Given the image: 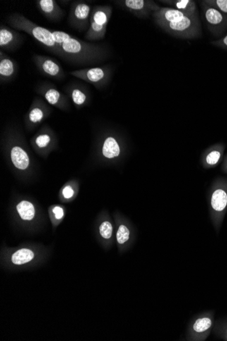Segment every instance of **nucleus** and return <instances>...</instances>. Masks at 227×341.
<instances>
[{
  "instance_id": "nucleus-1",
  "label": "nucleus",
  "mask_w": 227,
  "mask_h": 341,
  "mask_svg": "<svg viewBox=\"0 0 227 341\" xmlns=\"http://www.w3.org/2000/svg\"><path fill=\"white\" fill-rule=\"evenodd\" d=\"M53 33L63 59L66 61L79 65H94L108 58V51L104 46L85 42L61 31Z\"/></svg>"
},
{
  "instance_id": "nucleus-2",
  "label": "nucleus",
  "mask_w": 227,
  "mask_h": 341,
  "mask_svg": "<svg viewBox=\"0 0 227 341\" xmlns=\"http://www.w3.org/2000/svg\"><path fill=\"white\" fill-rule=\"evenodd\" d=\"M152 17L158 26L173 37L195 39L202 34L198 15L189 17L173 8L161 7Z\"/></svg>"
},
{
  "instance_id": "nucleus-3",
  "label": "nucleus",
  "mask_w": 227,
  "mask_h": 341,
  "mask_svg": "<svg viewBox=\"0 0 227 341\" xmlns=\"http://www.w3.org/2000/svg\"><path fill=\"white\" fill-rule=\"evenodd\" d=\"M7 21L12 28L27 33L37 42L45 46L46 49L49 50L50 52L63 59L61 50L55 39L53 31L39 26L27 17L18 13L10 15L7 19Z\"/></svg>"
},
{
  "instance_id": "nucleus-4",
  "label": "nucleus",
  "mask_w": 227,
  "mask_h": 341,
  "mask_svg": "<svg viewBox=\"0 0 227 341\" xmlns=\"http://www.w3.org/2000/svg\"><path fill=\"white\" fill-rule=\"evenodd\" d=\"M76 78L81 79L96 88L106 85L111 80L113 71L111 67L103 66L96 68L80 69L70 72Z\"/></svg>"
},
{
  "instance_id": "nucleus-5",
  "label": "nucleus",
  "mask_w": 227,
  "mask_h": 341,
  "mask_svg": "<svg viewBox=\"0 0 227 341\" xmlns=\"http://www.w3.org/2000/svg\"><path fill=\"white\" fill-rule=\"evenodd\" d=\"M201 6L205 22L209 32L215 36L223 35L227 29V14L209 6L205 1H201Z\"/></svg>"
},
{
  "instance_id": "nucleus-6",
  "label": "nucleus",
  "mask_w": 227,
  "mask_h": 341,
  "mask_svg": "<svg viewBox=\"0 0 227 341\" xmlns=\"http://www.w3.org/2000/svg\"><path fill=\"white\" fill-rule=\"evenodd\" d=\"M92 8L83 1H75L70 7L68 23L72 28L79 32L89 29Z\"/></svg>"
},
{
  "instance_id": "nucleus-7",
  "label": "nucleus",
  "mask_w": 227,
  "mask_h": 341,
  "mask_svg": "<svg viewBox=\"0 0 227 341\" xmlns=\"http://www.w3.org/2000/svg\"><path fill=\"white\" fill-rule=\"evenodd\" d=\"M115 3L123 10L140 19L148 18L151 14L161 8L152 0H119Z\"/></svg>"
},
{
  "instance_id": "nucleus-8",
  "label": "nucleus",
  "mask_w": 227,
  "mask_h": 341,
  "mask_svg": "<svg viewBox=\"0 0 227 341\" xmlns=\"http://www.w3.org/2000/svg\"><path fill=\"white\" fill-rule=\"evenodd\" d=\"M33 60L43 75L49 78L62 80L65 78V72L56 59L49 56L34 55Z\"/></svg>"
},
{
  "instance_id": "nucleus-9",
  "label": "nucleus",
  "mask_w": 227,
  "mask_h": 341,
  "mask_svg": "<svg viewBox=\"0 0 227 341\" xmlns=\"http://www.w3.org/2000/svg\"><path fill=\"white\" fill-rule=\"evenodd\" d=\"M23 40V36L18 31L3 25L0 26V49L3 51H17L22 45Z\"/></svg>"
},
{
  "instance_id": "nucleus-10",
  "label": "nucleus",
  "mask_w": 227,
  "mask_h": 341,
  "mask_svg": "<svg viewBox=\"0 0 227 341\" xmlns=\"http://www.w3.org/2000/svg\"><path fill=\"white\" fill-rule=\"evenodd\" d=\"M36 5L39 11L51 21H59L64 16V10L58 6L56 0H37Z\"/></svg>"
},
{
  "instance_id": "nucleus-11",
  "label": "nucleus",
  "mask_w": 227,
  "mask_h": 341,
  "mask_svg": "<svg viewBox=\"0 0 227 341\" xmlns=\"http://www.w3.org/2000/svg\"><path fill=\"white\" fill-rule=\"evenodd\" d=\"M18 72L17 62L7 56L2 50L0 51V83L12 81Z\"/></svg>"
},
{
  "instance_id": "nucleus-12",
  "label": "nucleus",
  "mask_w": 227,
  "mask_h": 341,
  "mask_svg": "<svg viewBox=\"0 0 227 341\" xmlns=\"http://www.w3.org/2000/svg\"><path fill=\"white\" fill-rule=\"evenodd\" d=\"M38 90L44 96L48 102L53 106H59L61 102L65 101V96L52 83L42 82Z\"/></svg>"
},
{
  "instance_id": "nucleus-13",
  "label": "nucleus",
  "mask_w": 227,
  "mask_h": 341,
  "mask_svg": "<svg viewBox=\"0 0 227 341\" xmlns=\"http://www.w3.org/2000/svg\"><path fill=\"white\" fill-rule=\"evenodd\" d=\"M112 15L113 8L111 6H95L91 10L90 23L107 27Z\"/></svg>"
},
{
  "instance_id": "nucleus-14",
  "label": "nucleus",
  "mask_w": 227,
  "mask_h": 341,
  "mask_svg": "<svg viewBox=\"0 0 227 341\" xmlns=\"http://www.w3.org/2000/svg\"><path fill=\"white\" fill-rule=\"evenodd\" d=\"M163 3L173 7V9L178 10L189 17L197 16V3L192 0H168L162 1Z\"/></svg>"
},
{
  "instance_id": "nucleus-15",
  "label": "nucleus",
  "mask_w": 227,
  "mask_h": 341,
  "mask_svg": "<svg viewBox=\"0 0 227 341\" xmlns=\"http://www.w3.org/2000/svg\"><path fill=\"white\" fill-rule=\"evenodd\" d=\"M211 206L216 215H222L227 207V191L219 187L213 192L211 197Z\"/></svg>"
},
{
  "instance_id": "nucleus-16",
  "label": "nucleus",
  "mask_w": 227,
  "mask_h": 341,
  "mask_svg": "<svg viewBox=\"0 0 227 341\" xmlns=\"http://www.w3.org/2000/svg\"><path fill=\"white\" fill-rule=\"evenodd\" d=\"M12 161L16 168L20 170H25L28 167L29 159L28 155L25 150L19 146H14L10 152Z\"/></svg>"
},
{
  "instance_id": "nucleus-17",
  "label": "nucleus",
  "mask_w": 227,
  "mask_h": 341,
  "mask_svg": "<svg viewBox=\"0 0 227 341\" xmlns=\"http://www.w3.org/2000/svg\"><path fill=\"white\" fill-rule=\"evenodd\" d=\"M120 146L116 139L113 137H108L104 141L102 148L103 155L108 159L116 158L119 156Z\"/></svg>"
},
{
  "instance_id": "nucleus-18",
  "label": "nucleus",
  "mask_w": 227,
  "mask_h": 341,
  "mask_svg": "<svg viewBox=\"0 0 227 341\" xmlns=\"http://www.w3.org/2000/svg\"><path fill=\"white\" fill-rule=\"evenodd\" d=\"M107 32V27L90 23V27L86 32L85 38L87 40L98 41L104 39Z\"/></svg>"
},
{
  "instance_id": "nucleus-19",
  "label": "nucleus",
  "mask_w": 227,
  "mask_h": 341,
  "mask_svg": "<svg viewBox=\"0 0 227 341\" xmlns=\"http://www.w3.org/2000/svg\"><path fill=\"white\" fill-rule=\"evenodd\" d=\"M17 211L23 220H32L35 215V208L32 203L27 201H20L17 206Z\"/></svg>"
},
{
  "instance_id": "nucleus-20",
  "label": "nucleus",
  "mask_w": 227,
  "mask_h": 341,
  "mask_svg": "<svg viewBox=\"0 0 227 341\" xmlns=\"http://www.w3.org/2000/svg\"><path fill=\"white\" fill-rule=\"evenodd\" d=\"M223 150L224 147L223 145H216L214 147L211 148L209 152L206 154L205 161L208 166H216L221 160L223 156Z\"/></svg>"
},
{
  "instance_id": "nucleus-21",
  "label": "nucleus",
  "mask_w": 227,
  "mask_h": 341,
  "mask_svg": "<svg viewBox=\"0 0 227 341\" xmlns=\"http://www.w3.org/2000/svg\"><path fill=\"white\" fill-rule=\"evenodd\" d=\"M34 258V253L27 249H21L14 253L12 261L16 265H22L29 262Z\"/></svg>"
},
{
  "instance_id": "nucleus-22",
  "label": "nucleus",
  "mask_w": 227,
  "mask_h": 341,
  "mask_svg": "<svg viewBox=\"0 0 227 341\" xmlns=\"http://www.w3.org/2000/svg\"><path fill=\"white\" fill-rule=\"evenodd\" d=\"M69 91L72 100L77 106H82L87 101V94L82 88L74 85L69 89Z\"/></svg>"
},
{
  "instance_id": "nucleus-23",
  "label": "nucleus",
  "mask_w": 227,
  "mask_h": 341,
  "mask_svg": "<svg viewBox=\"0 0 227 341\" xmlns=\"http://www.w3.org/2000/svg\"><path fill=\"white\" fill-rule=\"evenodd\" d=\"M212 326V320L208 317L199 318L193 324L194 331L199 334L206 333Z\"/></svg>"
},
{
  "instance_id": "nucleus-24",
  "label": "nucleus",
  "mask_w": 227,
  "mask_h": 341,
  "mask_svg": "<svg viewBox=\"0 0 227 341\" xmlns=\"http://www.w3.org/2000/svg\"><path fill=\"white\" fill-rule=\"evenodd\" d=\"M44 117H45V113L43 108L38 105H36L29 111L28 120L31 123L37 124L42 121Z\"/></svg>"
},
{
  "instance_id": "nucleus-25",
  "label": "nucleus",
  "mask_w": 227,
  "mask_h": 341,
  "mask_svg": "<svg viewBox=\"0 0 227 341\" xmlns=\"http://www.w3.org/2000/svg\"><path fill=\"white\" fill-rule=\"evenodd\" d=\"M35 144L39 149H45L49 146L52 141V138L48 133L39 134L35 139Z\"/></svg>"
},
{
  "instance_id": "nucleus-26",
  "label": "nucleus",
  "mask_w": 227,
  "mask_h": 341,
  "mask_svg": "<svg viewBox=\"0 0 227 341\" xmlns=\"http://www.w3.org/2000/svg\"><path fill=\"white\" fill-rule=\"evenodd\" d=\"M130 232L125 225H121L117 231L116 239L119 244H124L130 239Z\"/></svg>"
},
{
  "instance_id": "nucleus-27",
  "label": "nucleus",
  "mask_w": 227,
  "mask_h": 341,
  "mask_svg": "<svg viewBox=\"0 0 227 341\" xmlns=\"http://www.w3.org/2000/svg\"><path fill=\"white\" fill-rule=\"evenodd\" d=\"M205 2L222 13L227 14V0H206Z\"/></svg>"
},
{
  "instance_id": "nucleus-28",
  "label": "nucleus",
  "mask_w": 227,
  "mask_h": 341,
  "mask_svg": "<svg viewBox=\"0 0 227 341\" xmlns=\"http://www.w3.org/2000/svg\"><path fill=\"white\" fill-rule=\"evenodd\" d=\"M99 232L101 237L106 239H111L113 234V226L109 221H104L99 227Z\"/></svg>"
},
{
  "instance_id": "nucleus-29",
  "label": "nucleus",
  "mask_w": 227,
  "mask_h": 341,
  "mask_svg": "<svg viewBox=\"0 0 227 341\" xmlns=\"http://www.w3.org/2000/svg\"><path fill=\"white\" fill-rule=\"evenodd\" d=\"M211 44L216 47L221 48V49L227 50V34L222 37L221 39L217 40L212 41Z\"/></svg>"
},
{
  "instance_id": "nucleus-30",
  "label": "nucleus",
  "mask_w": 227,
  "mask_h": 341,
  "mask_svg": "<svg viewBox=\"0 0 227 341\" xmlns=\"http://www.w3.org/2000/svg\"><path fill=\"white\" fill-rule=\"evenodd\" d=\"M74 194H75V192H74L73 189L70 186H68V187L63 189V195L65 199H71L72 196H74Z\"/></svg>"
},
{
  "instance_id": "nucleus-31",
  "label": "nucleus",
  "mask_w": 227,
  "mask_h": 341,
  "mask_svg": "<svg viewBox=\"0 0 227 341\" xmlns=\"http://www.w3.org/2000/svg\"><path fill=\"white\" fill-rule=\"evenodd\" d=\"M53 211L55 213V215H56V219H57V220H61V219L63 218V215H64L63 210L61 207H58V206H56V207L53 208Z\"/></svg>"
},
{
  "instance_id": "nucleus-32",
  "label": "nucleus",
  "mask_w": 227,
  "mask_h": 341,
  "mask_svg": "<svg viewBox=\"0 0 227 341\" xmlns=\"http://www.w3.org/2000/svg\"><path fill=\"white\" fill-rule=\"evenodd\" d=\"M226 166H227V165H226Z\"/></svg>"
},
{
  "instance_id": "nucleus-33",
  "label": "nucleus",
  "mask_w": 227,
  "mask_h": 341,
  "mask_svg": "<svg viewBox=\"0 0 227 341\" xmlns=\"http://www.w3.org/2000/svg\"></svg>"
}]
</instances>
